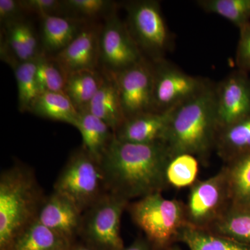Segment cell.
I'll list each match as a JSON object with an SVG mask.
<instances>
[{"instance_id":"cell-1","label":"cell","mask_w":250,"mask_h":250,"mask_svg":"<svg viewBox=\"0 0 250 250\" xmlns=\"http://www.w3.org/2000/svg\"><path fill=\"white\" fill-rule=\"evenodd\" d=\"M171 159L164 143L137 144L114 137L100 164L108 192L129 202L161 192L168 186L166 169Z\"/></svg>"},{"instance_id":"cell-2","label":"cell","mask_w":250,"mask_h":250,"mask_svg":"<svg viewBox=\"0 0 250 250\" xmlns=\"http://www.w3.org/2000/svg\"><path fill=\"white\" fill-rule=\"evenodd\" d=\"M218 133L215 90L205 85L174 108L164 143L172 158L190 154L205 162L215 147Z\"/></svg>"},{"instance_id":"cell-3","label":"cell","mask_w":250,"mask_h":250,"mask_svg":"<svg viewBox=\"0 0 250 250\" xmlns=\"http://www.w3.org/2000/svg\"><path fill=\"white\" fill-rule=\"evenodd\" d=\"M34 172L22 164L4 170L0 177V250L37 220L45 202Z\"/></svg>"},{"instance_id":"cell-4","label":"cell","mask_w":250,"mask_h":250,"mask_svg":"<svg viewBox=\"0 0 250 250\" xmlns=\"http://www.w3.org/2000/svg\"><path fill=\"white\" fill-rule=\"evenodd\" d=\"M134 223L144 232L154 250H167L187 225L183 202L168 200L156 192L129 203Z\"/></svg>"},{"instance_id":"cell-5","label":"cell","mask_w":250,"mask_h":250,"mask_svg":"<svg viewBox=\"0 0 250 250\" xmlns=\"http://www.w3.org/2000/svg\"><path fill=\"white\" fill-rule=\"evenodd\" d=\"M54 191L83 213L108 192L100 161L82 147L74 151L56 180Z\"/></svg>"},{"instance_id":"cell-6","label":"cell","mask_w":250,"mask_h":250,"mask_svg":"<svg viewBox=\"0 0 250 250\" xmlns=\"http://www.w3.org/2000/svg\"><path fill=\"white\" fill-rule=\"evenodd\" d=\"M129 202L108 192L83 213L80 236L96 250H122V215Z\"/></svg>"},{"instance_id":"cell-7","label":"cell","mask_w":250,"mask_h":250,"mask_svg":"<svg viewBox=\"0 0 250 250\" xmlns=\"http://www.w3.org/2000/svg\"><path fill=\"white\" fill-rule=\"evenodd\" d=\"M230 207L226 173L223 167L210 178L197 180L190 186L184 204L187 225L210 230Z\"/></svg>"},{"instance_id":"cell-8","label":"cell","mask_w":250,"mask_h":250,"mask_svg":"<svg viewBox=\"0 0 250 250\" xmlns=\"http://www.w3.org/2000/svg\"><path fill=\"white\" fill-rule=\"evenodd\" d=\"M126 9V24L135 42L142 53L159 61L170 41L159 3L153 0L131 1Z\"/></svg>"},{"instance_id":"cell-9","label":"cell","mask_w":250,"mask_h":250,"mask_svg":"<svg viewBox=\"0 0 250 250\" xmlns=\"http://www.w3.org/2000/svg\"><path fill=\"white\" fill-rule=\"evenodd\" d=\"M99 52L100 70L111 75L123 71L144 58L127 25L116 11L104 18L102 24Z\"/></svg>"},{"instance_id":"cell-10","label":"cell","mask_w":250,"mask_h":250,"mask_svg":"<svg viewBox=\"0 0 250 250\" xmlns=\"http://www.w3.org/2000/svg\"><path fill=\"white\" fill-rule=\"evenodd\" d=\"M108 75L116 83L125 120L154 111V67L146 59L123 71Z\"/></svg>"},{"instance_id":"cell-11","label":"cell","mask_w":250,"mask_h":250,"mask_svg":"<svg viewBox=\"0 0 250 250\" xmlns=\"http://www.w3.org/2000/svg\"><path fill=\"white\" fill-rule=\"evenodd\" d=\"M154 67L153 111L163 112L177 107L195 96L205 85L203 82L157 61Z\"/></svg>"},{"instance_id":"cell-12","label":"cell","mask_w":250,"mask_h":250,"mask_svg":"<svg viewBox=\"0 0 250 250\" xmlns=\"http://www.w3.org/2000/svg\"><path fill=\"white\" fill-rule=\"evenodd\" d=\"M102 24L88 22L77 37L52 57L65 74L100 69L99 39Z\"/></svg>"},{"instance_id":"cell-13","label":"cell","mask_w":250,"mask_h":250,"mask_svg":"<svg viewBox=\"0 0 250 250\" xmlns=\"http://www.w3.org/2000/svg\"><path fill=\"white\" fill-rule=\"evenodd\" d=\"M219 131L250 115V82L243 75L228 77L215 90Z\"/></svg>"},{"instance_id":"cell-14","label":"cell","mask_w":250,"mask_h":250,"mask_svg":"<svg viewBox=\"0 0 250 250\" xmlns=\"http://www.w3.org/2000/svg\"><path fill=\"white\" fill-rule=\"evenodd\" d=\"M83 213L66 197L54 191L46 197L37 220L69 241L80 234Z\"/></svg>"},{"instance_id":"cell-15","label":"cell","mask_w":250,"mask_h":250,"mask_svg":"<svg viewBox=\"0 0 250 250\" xmlns=\"http://www.w3.org/2000/svg\"><path fill=\"white\" fill-rule=\"evenodd\" d=\"M174 108L147 112L127 118L116 130L115 137L119 141L137 144L164 143Z\"/></svg>"},{"instance_id":"cell-16","label":"cell","mask_w":250,"mask_h":250,"mask_svg":"<svg viewBox=\"0 0 250 250\" xmlns=\"http://www.w3.org/2000/svg\"><path fill=\"white\" fill-rule=\"evenodd\" d=\"M3 34L1 57L9 65L14 62L34 60L42 52L39 36L25 19L3 27Z\"/></svg>"},{"instance_id":"cell-17","label":"cell","mask_w":250,"mask_h":250,"mask_svg":"<svg viewBox=\"0 0 250 250\" xmlns=\"http://www.w3.org/2000/svg\"><path fill=\"white\" fill-rule=\"evenodd\" d=\"M41 21V49L51 57L65 49L88 22L62 16H45Z\"/></svg>"},{"instance_id":"cell-18","label":"cell","mask_w":250,"mask_h":250,"mask_svg":"<svg viewBox=\"0 0 250 250\" xmlns=\"http://www.w3.org/2000/svg\"><path fill=\"white\" fill-rule=\"evenodd\" d=\"M102 72L104 74L103 83L86 111L104 122L115 133L124 123L125 118L113 77Z\"/></svg>"},{"instance_id":"cell-19","label":"cell","mask_w":250,"mask_h":250,"mask_svg":"<svg viewBox=\"0 0 250 250\" xmlns=\"http://www.w3.org/2000/svg\"><path fill=\"white\" fill-rule=\"evenodd\" d=\"M75 127L82 135V147L100 161L114 139L113 130L104 122L88 111L80 113Z\"/></svg>"},{"instance_id":"cell-20","label":"cell","mask_w":250,"mask_h":250,"mask_svg":"<svg viewBox=\"0 0 250 250\" xmlns=\"http://www.w3.org/2000/svg\"><path fill=\"white\" fill-rule=\"evenodd\" d=\"M104 81L103 72L84 70L67 74L64 93L79 113L86 111Z\"/></svg>"},{"instance_id":"cell-21","label":"cell","mask_w":250,"mask_h":250,"mask_svg":"<svg viewBox=\"0 0 250 250\" xmlns=\"http://www.w3.org/2000/svg\"><path fill=\"white\" fill-rule=\"evenodd\" d=\"M72 245L36 220L14 240L8 250H70Z\"/></svg>"},{"instance_id":"cell-22","label":"cell","mask_w":250,"mask_h":250,"mask_svg":"<svg viewBox=\"0 0 250 250\" xmlns=\"http://www.w3.org/2000/svg\"><path fill=\"white\" fill-rule=\"evenodd\" d=\"M29 112L41 118L74 126L80 115L68 97L60 92L41 93L31 104Z\"/></svg>"},{"instance_id":"cell-23","label":"cell","mask_w":250,"mask_h":250,"mask_svg":"<svg viewBox=\"0 0 250 250\" xmlns=\"http://www.w3.org/2000/svg\"><path fill=\"white\" fill-rule=\"evenodd\" d=\"M215 147L227 163L250 152V115L220 129Z\"/></svg>"},{"instance_id":"cell-24","label":"cell","mask_w":250,"mask_h":250,"mask_svg":"<svg viewBox=\"0 0 250 250\" xmlns=\"http://www.w3.org/2000/svg\"><path fill=\"white\" fill-rule=\"evenodd\" d=\"M223 167L231 206L250 205V152L229 161Z\"/></svg>"},{"instance_id":"cell-25","label":"cell","mask_w":250,"mask_h":250,"mask_svg":"<svg viewBox=\"0 0 250 250\" xmlns=\"http://www.w3.org/2000/svg\"><path fill=\"white\" fill-rule=\"evenodd\" d=\"M179 241L187 245L190 250H250V245L188 225L181 233Z\"/></svg>"},{"instance_id":"cell-26","label":"cell","mask_w":250,"mask_h":250,"mask_svg":"<svg viewBox=\"0 0 250 250\" xmlns=\"http://www.w3.org/2000/svg\"><path fill=\"white\" fill-rule=\"evenodd\" d=\"M208 231L250 246V205L231 206Z\"/></svg>"},{"instance_id":"cell-27","label":"cell","mask_w":250,"mask_h":250,"mask_svg":"<svg viewBox=\"0 0 250 250\" xmlns=\"http://www.w3.org/2000/svg\"><path fill=\"white\" fill-rule=\"evenodd\" d=\"M36 60L11 64L17 82L18 108L22 113L29 111L34 100L40 95L36 81Z\"/></svg>"},{"instance_id":"cell-28","label":"cell","mask_w":250,"mask_h":250,"mask_svg":"<svg viewBox=\"0 0 250 250\" xmlns=\"http://www.w3.org/2000/svg\"><path fill=\"white\" fill-rule=\"evenodd\" d=\"M62 4L63 16L85 22L106 18L115 11V3L108 0H65Z\"/></svg>"},{"instance_id":"cell-29","label":"cell","mask_w":250,"mask_h":250,"mask_svg":"<svg viewBox=\"0 0 250 250\" xmlns=\"http://www.w3.org/2000/svg\"><path fill=\"white\" fill-rule=\"evenodd\" d=\"M67 75L51 56L41 52L36 60V81L39 93H64Z\"/></svg>"},{"instance_id":"cell-30","label":"cell","mask_w":250,"mask_h":250,"mask_svg":"<svg viewBox=\"0 0 250 250\" xmlns=\"http://www.w3.org/2000/svg\"><path fill=\"white\" fill-rule=\"evenodd\" d=\"M198 4L207 12L225 18L240 29L250 22V0H202Z\"/></svg>"},{"instance_id":"cell-31","label":"cell","mask_w":250,"mask_h":250,"mask_svg":"<svg viewBox=\"0 0 250 250\" xmlns=\"http://www.w3.org/2000/svg\"><path fill=\"white\" fill-rule=\"evenodd\" d=\"M199 171L198 159L190 154L172 158L166 169L167 184L177 188L190 187L195 182Z\"/></svg>"},{"instance_id":"cell-32","label":"cell","mask_w":250,"mask_h":250,"mask_svg":"<svg viewBox=\"0 0 250 250\" xmlns=\"http://www.w3.org/2000/svg\"><path fill=\"white\" fill-rule=\"evenodd\" d=\"M26 14H35L42 18L49 16H63L62 1L58 0H21Z\"/></svg>"},{"instance_id":"cell-33","label":"cell","mask_w":250,"mask_h":250,"mask_svg":"<svg viewBox=\"0 0 250 250\" xmlns=\"http://www.w3.org/2000/svg\"><path fill=\"white\" fill-rule=\"evenodd\" d=\"M25 15L19 0H0L1 27L25 19Z\"/></svg>"},{"instance_id":"cell-34","label":"cell","mask_w":250,"mask_h":250,"mask_svg":"<svg viewBox=\"0 0 250 250\" xmlns=\"http://www.w3.org/2000/svg\"><path fill=\"white\" fill-rule=\"evenodd\" d=\"M240 29L241 38L237 52V61L242 68L250 70V22Z\"/></svg>"},{"instance_id":"cell-35","label":"cell","mask_w":250,"mask_h":250,"mask_svg":"<svg viewBox=\"0 0 250 250\" xmlns=\"http://www.w3.org/2000/svg\"><path fill=\"white\" fill-rule=\"evenodd\" d=\"M122 250H154L146 238H139Z\"/></svg>"},{"instance_id":"cell-36","label":"cell","mask_w":250,"mask_h":250,"mask_svg":"<svg viewBox=\"0 0 250 250\" xmlns=\"http://www.w3.org/2000/svg\"><path fill=\"white\" fill-rule=\"evenodd\" d=\"M70 250H96L90 247L87 246V245H72Z\"/></svg>"},{"instance_id":"cell-37","label":"cell","mask_w":250,"mask_h":250,"mask_svg":"<svg viewBox=\"0 0 250 250\" xmlns=\"http://www.w3.org/2000/svg\"><path fill=\"white\" fill-rule=\"evenodd\" d=\"M167 250H182L180 248H178V247L176 246H172L170 248H169Z\"/></svg>"},{"instance_id":"cell-38","label":"cell","mask_w":250,"mask_h":250,"mask_svg":"<svg viewBox=\"0 0 250 250\" xmlns=\"http://www.w3.org/2000/svg\"></svg>"}]
</instances>
